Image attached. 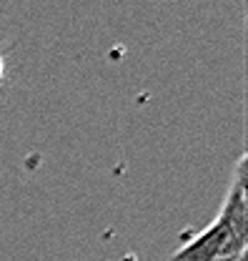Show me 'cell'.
<instances>
[{"mask_svg": "<svg viewBox=\"0 0 248 261\" xmlns=\"http://www.w3.org/2000/svg\"><path fill=\"white\" fill-rule=\"evenodd\" d=\"M3 70H5V63H3V56H0V83H3Z\"/></svg>", "mask_w": 248, "mask_h": 261, "instance_id": "7a4b0ae2", "label": "cell"}, {"mask_svg": "<svg viewBox=\"0 0 248 261\" xmlns=\"http://www.w3.org/2000/svg\"><path fill=\"white\" fill-rule=\"evenodd\" d=\"M248 156L241 153L223 208L213 224L190 236L168 261H246L248 251V201H246Z\"/></svg>", "mask_w": 248, "mask_h": 261, "instance_id": "6da1fadb", "label": "cell"}]
</instances>
